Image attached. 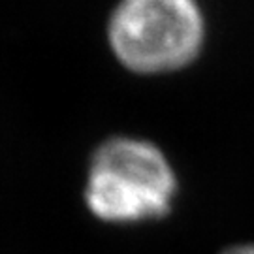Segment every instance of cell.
I'll return each mask as SVG.
<instances>
[{
  "label": "cell",
  "instance_id": "6da1fadb",
  "mask_svg": "<svg viewBox=\"0 0 254 254\" xmlns=\"http://www.w3.org/2000/svg\"><path fill=\"white\" fill-rule=\"evenodd\" d=\"M175 190L172 164L153 141L115 136L91 154L81 196L94 220L127 226L168 215Z\"/></svg>",
  "mask_w": 254,
  "mask_h": 254
},
{
  "label": "cell",
  "instance_id": "7a4b0ae2",
  "mask_svg": "<svg viewBox=\"0 0 254 254\" xmlns=\"http://www.w3.org/2000/svg\"><path fill=\"white\" fill-rule=\"evenodd\" d=\"M203 34L198 0H119L108 27L115 57L141 73L168 72L190 63Z\"/></svg>",
  "mask_w": 254,
  "mask_h": 254
},
{
  "label": "cell",
  "instance_id": "3957f363",
  "mask_svg": "<svg viewBox=\"0 0 254 254\" xmlns=\"http://www.w3.org/2000/svg\"><path fill=\"white\" fill-rule=\"evenodd\" d=\"M222 254H254V243H247V245H236L226 249Z\"/></svg>",
  "mask_w": 254,
  "mask_h": 254
}]
</instances>
